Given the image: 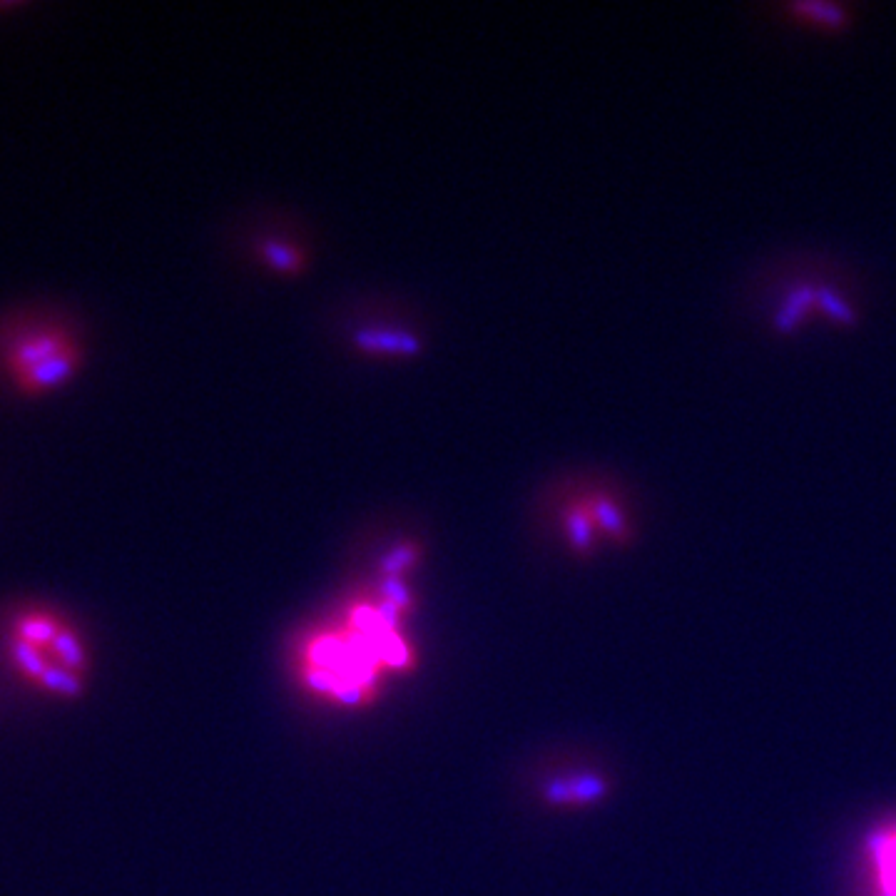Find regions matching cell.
Listing matches in <instances>:
<instances>
[{
	"label": "cell",
	"mask_w": 896,
	"mask_h": 896,
	"mask_svg": "<svg viewBox=\"0 0 896 896\" xmlns=\"http://www.w3.org/2000/svg\"><path fill=\"white\" fill-rule=\"evenodd\" d=\"M85 359V336L60 309L30 304L0 314V389L8 394H55L83 371Z\"/></svg>",
	"instance_id": "obj_1"
},
{
	"label": "cell",
	"mask_w": 896,
	"mask_h": 896,
	"mask_svg": "<svg viewBox=\"0 0 896 896\" xmlns=\"http://www.w3.org/2000/svg\"><path fill=\"white\" fill-rule=\"evenodd\" d=\"M3 653L20 682L38 695L80 700L90 672V653L83 635L58 610L25 605L10 615Z\"/></svg>",
	"instance_id": "obj_2"
},
{
	"label": "cell",
	"mask_w": 896,
	"mask_h": 896,
	"mask_svg": "<svg viewBox=\"0 0 896 896\" xmlns=\"http://www.w3.org/2000/svg\"><path fill=\"white\" fill-rule=\"evenodd\" d=\"M608 794L603 775H570L553 777L541 787V799L548 807H588Z\"/></svg>",
	"instance_id": "obj_3"
},
{
	"label": "cell",
	"mask_w": 896,
	"mask_h": 896,
	"mask_svg": "<svg viewBox=\"0 0 896 896\" xmlns=\"http://www.w3.org/2000/svg\"><path fill=\"white\" fill-rule=\"evenodd\" d=\"M874 896H896V824L877 829L867 847Z\"/></svg>",
	"instance_id": "obj_4"
},
{
	"label": "cell",
	"mask_w": 896,
	"mask_h": 896,
	"mask_svg": "<svg viewBox=\"0 0 896 896\" xmlns=\"http://www.w3.org/2000/svg\"><path fill=\"white\" fill-rule=\"evenodd\" d=\"M563 526H565V536H568V543L573 546V551L578 553H590L598 543L600 533L595 528L593 518H590L588 508L583 506V501L573 503V506L565 508L563 513Z\"/></svg>",
	"instance_id": "obj_5"
},
{
	"label": "cell",
	"mask_w": 896,
	"mask_h": 896,
	"mask_svg": "<svg viewBox=\"0 0 896 896\" xmlns=\"http://www.w3.org/2000/svg\"><path fill=\"white\" fill-rule=\"evenodd\" d=\"M356 344H359L364 351H371V354H391V356L396 354L411 356L416 354V349H419L414 336L401 332H379V329L356 334Z\"/></svg>",
	"instance_id": "obj_6"
},
{
	"label": "cell",
	"mask_w": 896,
	"mask_h": 896,
	"mask_svg": "<svg viewBox=\"0 0 896 896\" xmlns=\"http://www.w3.org/2000/svg\"><path fill=\"white\" fill-rule=\"evenodd\" d=\"M376 595H379L381 603L389 605L391 610L406 618L416 610V600L411 588L406 585L404 578H381L379 585H376Z\"/></svg>",
	"instance_id": "obj_7"
},
{
	"label": "cell",
	"mask_w": 896,
	"mask_h": 896,
	"mask_svg": "<svg viewBox=\"0 0 896 896\" xmlns=\"http://www.w3.org/2000/svg\"><path fill=\"white\" fill-rule=\"evenodd\" d=\"M419 560V551L411 546L399 548V551L391 553L389 558L381 563V578H404V573H409L411 568Z\"/></svg>",
	"instance_id": "obj_8"
},
{
	"label": "cell",
	"mask_w": 896,
	"mask_h": 896,
	"mask_svg": "<svg viewBox=\"0 0 896 896\" xmlns=\"http://www.w3.org/2000/svg\"><path fill=\"white\" fill-rule=\"evenodd\" d=\"M264 257H267V262H272L274 267L282 269V272H294V269L299 267V259H302L294 249H287L284 244H269V247L264 249Z\"/></svg>",
	"instance_id": "obj_9"
}]
</instances>
